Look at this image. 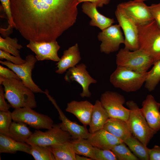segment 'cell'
Wrapping results in <instances>:
<instances>
[{"label": "cell", "instance_id": "obj_8", "mask_svg": "<svg viewBox=\"0 0 160 160\" xmlns=\"http://www.w3.org/2000/svg\"><path fill=\"white\" fill-rule=\"evenodd\" d=\"M71 138L70 134L62 129L59 124H54L52 128L45 132L35 130L26 140V143L49 146L70 141Z\"/></svg>", "mask_w": 160, "mask_h": 160}, {"label": "cell", "instance_id": "obj_2", "mask_svg": "<svg viewBox=\"0 0 160 160\" xmlns=\"http://www.w3.org/2000/svg\"><path fill=\"white\" fill-rule=\"evenodd\" d=\"M0 85H3L4 95L11 107L17 108L37 106L34 92L20 80L0 77Z\"/></svg>", "mask_w": 160, "mask_h": 160}, {"label": "cell", "instance_id": "obj_19", "mask_svg": "<svg viewBox=\"0 0 160 160\" xmlns=\"http://www.w3.org/2000/svg\"><path fill=\"white\" fill-rule=\"evenodd\" d=\"M94 147L102 149L111 150L123 141L103 129L89 133L87 139Z\"/></svg>", "mask_w": 160, "mask_h": 160}, {"label": "cell", "instance_id": "obj_7", "mask_svg": "<svg viewBox=\"0 0 160 160\" xmlns=\"http://www.w3.org/2000/svg\"><path fill=\"white\" fill-rule=\"evenodd\" d=\"M32 109L28 107L15 109L12 112V120L23 122L38 130L52 128L54 124L51 118L38 113Z\"/></svg>", "mask_w": 160, "mask_h": 160}, {"label": "cell", "instance_id": "obj_39", "mask_svg": "<svg viewBox=\"0 0 160 160\" xmlns=\"http://www.w3.org/2000/svg\"><path fill=\"white\" fill-rule=\"evenodd\" d=\"M4 88L0 86V111H7L9 110L11 106L7 104L5 100Z\"/></svg>", "mask_w": 160, "mask_h": 160}, {"label": "cell", "instance_id": "obj_31", "mask_svg": "<svg viewBox=\"0 0 160 160\" xmlns=\"http://www.w3.org/2000/svg\"><path fill=\"white\" fill-rule=\"evenodd\" d=\"M23 47L18 43L16 38L7 36L5 39L0 36V49L6 51L16 57H20L19 50Z\"/></svg>", "mask_w": 160, "mask_h": 160}, {"label": "cell", "instance_id": "obj_6", "mask_svg": "<svg viewBox=\"0 0 160 160\" xmlns=\"http://www.w3.org/2000/svg\"><path fill=\"white\" fill-rule=\"evenodd\" d=\"M116 62L117 66L141 73L148 71L155 63L153 59L142 50L132 51L124 48L116 54Z\"/></svg>", "mask_w": 160, "mask_h": 160}, {"label": "cell", "instance_id": "obj_13", "mask_svg": "<svg viewBox=\"0 0 160 160\" xmlns=\"http://www.w3.org/2000/svg\"><path fill=\"white\" fill-rule=\"evenodd\" d=\"M137 26L146 24L153 20L149 6L144 1L132 0L118 5Z\"/></svg>", "mask_w": 160, "mask_h": 160}, {"label": "cell", "instance_id": "obj_30", "mask_svg": "<svg viewBox=\"0 0 160 160\" xmlns=\"http://www.w3.org/2000/svg\"><path fill=\"white\" fill-rule=\"evenodd\" d=\"M26 143L30 145V154L35 160H55L49 146L39 145L30 142Z\"/></svg>", "mask_w": 160, "mask_h": 160}, {"label": "cell", "instance_id": "obj_10", "mask_svg": "<svg viewBox=\"0 0 160 160\" xmlns=\"http://www.w3.org/2000/svg\"><path fill=\"white\" fill-rule=\"evenodd\" d=\"M25 62L20 65H16L7 60L0 61V63L7 67L13 71L20 78L23 83L34 93H44L33 81L32 72L37 61L35 57L30 54L27 56Z\"/></svg>", "mask_w": 160, "mask_h": 160}, {"label": "cell", "instance_id": "obj_5", "mask_svg": "<svg viewBox=\"0 0 160 160\" xmlns=\"http://www.w3.org/2000/svg\"><path fill=\"white\" fill-rule=\"evenodd\" d=\"M148 71L139 73L117 66L110 76V83L115 88L127 92H135L145 83Z\"/></svg>", "mask_w": 160, "mask_h": 160}, {"label": "cell", "instance_id": "obj_15", "mask_svg": "<svg viewBox=\"0 0 160 160\" xmlns=\"http://www.w3.org/2000/svg\"><path fill=\"white\" fill-rule=\"evenodd\" d=\"M27 47L35 53L37 61L49 60L58 62L60 60L58 52L60 46L56 40L40 42L30 41Z\"/></svg>", "mask_w": 160, "mask_h": 160}, {"label": "cell", "instance_id": "obj_40", "mask_svg": "<svg viewBox=\"0 0 160 160\" xmlns=\"http://www.w3.org/2000/svg\"><path fill=\"white\" fill-rule=\"evenodd\" d=\"M149 160H160V146L155 145L148 149Z\"/></svg>", "mask_w": 160, "mask_h": 160}, {"label": "cell", "instance_id": "obj_1", "mask_svg": "<svg viewBox=\"0 0 160 160\" xmlns=\"http://www.w3.org/2000/svg\"><path fill=\"white\" fill-rule=\"evenodd\" d=\"M10 1L15 28L29 41L56 40L76 20V0Z\"/></svg>", "mask_w": 160, "mask_h": 160}, {"label": "cell", "instance_id": "obj_25", "mask_svg": "<svg viewBox=\"0 0 160 160\" xmlns=\"http://www.w3.org/2000/svg\"><path fill=\"white\" fill-rule=\"evenodd\" d=\"M49 147L55 160H76V154L71 140Z\"/></svg>", "mask_w": 160, "mask_h": 160}, {"label": "cell", "instance_id": "obj_3", "mask_svg": "<svg viewBox=\"0 0 160 160\" xmlns=\"http://www.w3.org/2000/svg\"><path fill=\"white\" fill-rule=\"evenodd\" d=\"M139 49L153 60H160V29L154 20L138 26Z\"/></svg>", "mask_w": 160, "mask_h": 160}, {"label": "cell", "instance_id": "obj_24", "mask_svg": "<svg viewBox=\"0 0 160 160\" xmlns=\"http://www.w3.org/2000/svg\"><path fill=\"white\" fill-rule=\"evenodd\" d=\"M30 145L26 143L16 141L0 133V153L14 154L17 151L30 154Z\"/></svg>", "mask_w": 160, "mask_h": 160}, {"label": "cell", "instance_id": "obj_11", "mask_svg": "<svg viewBox=\"0 0 160 160\" xmlns=\"http://www.w3.org/2000/svg\"><path fill=\"white\" fill-rule=\"evenodd\" d=\"M115 15L124 34V48L132 51L138 49V26L118 5Z\"/></svg>", "mask_w": 160, "mask_h": 160}, {"label": "cell", "instance_id": "obj_29", "mask_svg": "<svg viewBox=\"0 0 160 160\" xmlns=\"http://www.w3.org/2000/svg\"><path fill=\"white\" fill-rule=\"evenodd\" d=\"M150 71L145 83V88L149 92L153 91L160 81V60L156 62Z\"/></svg>", "mask_w": 160, "mask_h": 160}, {"label": "cell", "instance_id": "obj_36", "mask_svg": "<svg viewBox=\"0 0 160 160\" xmlns=\"http://www.w3.org/2000/svg\"><path fill=\"white\" fill-rule=\"evenodd\" d=\"M0 58L1 59H5L16 65L21 64L25 62V60L22 59L20 57L12 56L9 53L1 49H0Z\"/></svg>", "mask_w": 160, "mask_h": 160}, {"label": "cell", "instance_id": "obj_27", "mask_svg": "<svg viewBox=\"0 0 160 160\" xmlns=\"http://www.w3.org/2000/svg\"><path fill=\"white\" fill-rule=\"evenodd\" d=\"M76 154L81 155L96 160L94 147L87 139L79 138L71 140Z\"/></svg>", "mask_w": 160, "mask_h": 160}, {"label": "cell", "instance_id": "obj_43", "mask_svg": "<svg viewBox=\"0 0 160 160\" xmlns=\"http://www.w3.org/2000/svg\"><path fill=\"white\" fill-rule=\"evenodd\" d=\"M139 0V1H147V0Z\"/></svg>", "mask_w": 160, "mask_h": 160}, {"label": "cell", "instance_id": "obj_16", "mask_svg": "<svg viewBox=\"0 0 160 160\" xmlns=\"http://www.w3.org/2000/svg\"><path fill=\"white\" fill-rule=\"evenodd\" d=\"M44 93L47 95L59 113V118L62 121V122L59 124L61 128L63 130L68 132L73 139L79 138L87 139L89 133L86 127L79 125L68 119L60 108L55 100L49 94L47 90H45Z\"/></svg>", "mask_w": 160, "mask_h": 160}, {"label": "cell", "instance_id": "obj_41", "mask_svg": "<svg viewBox=\"0 0 160 160\" xmlns=\"http://www.w3.org/2000/svg\"><path fill=\"white\" fill-rule=\"evenodd\" d=\"M78 3L86 1L90 2L95 4L97 7H102L104 5L108 4L110 0H76Z\"/></svg>", "mask_w": 160, "mask_h": 160}, {"label": "cell", "instance_id": "obj_35", "mask_svg": "<svg viewBox=\"0 0 160 160\" xmlns=\"http://www.w3.org/2000/svg\"><path fill=\"white\" fill-rule=\"evenodd\" d=\"M1 7L5 13L9 24L8 28L12 30L16 26L13 20L11 9L10 0H0Z\"/></svg>", "mask_w": 160, "mask_h": 160}, {"label": "cell", "instance_id": "obj_14", "mask_svg": "<svg viewBox=\"0 0 160 160\" xmlns=\"http://www.w3.org/2000/svg\"><path fill=\"white\" fill-rule=\"evenodd\" d=\"M86 68L85 64H79L68 69L64 76L66 81H75L81 86L82 91L80 95L83 98L91 97V93L89 90V86L91 84L97 83V81L90 76Z\"/></svg>", "mask_w": 160, "mask_h": 160}, {"label": "cell", "instance_id": "obj_26", "mask_svg": "<svg viewBox=\"0 0 160 160\" xmlns=\"http://www.w3.org/2000/svg\"><path fill=\"white\" fill-rule=\"evenodd\" d=\"M32 134L26 124L13 121L9 128V137L16 141L26 143Z\"/></svg>", "mask_w": 160, "mask_h": 160}, {"label": "cell", "instance_id": "obj_34", "mask_svg": "<svg viewBox=\"0 0 160 160\" xmlns=\"http://www.w3.org/2000/svg\"><path fill=\"white\" fill-rule=\"evenodd\" d=\"M96 160H117V157L111 150L100 149L94 147Z\"/></svg>", "mask_w": 160, "mask_h": 160}, {"label": "cell", "instance_id": "obj_22", "mask_svg": "<svg viewBox=\"0 0 160 160\" xmlns=\"http://www.w3.org/2000/svg\"><path fill=\"white\" fill-rule=\"evenodd\" d=\"M103 129L123 142L132 135L127 121L119 119L109 118Z\"/></svg>", "mask_w": 160, "mask_h": 160}, {"label": "cell", "instance_id": "obj_23", "mask_svg": "<svg viewBox=\"0 0 160 160\" xmlns=\"http://www.w3.org/2000/svg\"><path fill=\"white\" fill-rule=\"evenodd\" d=\"M109 118L107 112L100 101L97 100L93 105L89 125V133H93L103 129L105 123Z\"/></svg>", "mask_w": 160, "mask_h": 160}, {"label": "cell", "instance_id": "obj_32", "mask_svg": "<svg viewBox=\"0 0 160 160\" xmlns=\"http://www.w3.org/2000/svg\"><path fill=\"white\" fill-rule=\"evenodd\" d=\"M123 142L115 146L111 150L119 160H138L139 159L127 147Z\"/></svg>", "mask_w": 160, "mask_h": 160}, {"label": "cell", "instance_id": "obj_9", "mask_svg": "<svg viewBox=\"0 0 160 160\" xmlns=\"http://www.w3.org/2000/svg\"><path fill=\"white\" fill-rule=\"evenodd\" d=\"M100 101L109 118L127 121L130 110L124 106L125 100L122 95L116 92L107 91L101 94Z\"/></svg>", "mask_w": 160, "mask_h": 160}, {"label": "cell", "instance_id": "obj_38", "mask_svg": "<svg viewBox=\"0 0 160 160\" xmlns=\"http://www.w3.org/2000/svg\"><path fill=\"white\" fill-rule=\"evenodd\" d=\"M0 77L5 79H15L21 80L12 70L0 65Z\"/></svg>", "mask_w": 160, "mask_h": 160}, {"label": "cell", "instance_id": "obj_12", "mask_svg": "<svg viewBox=\"0 0 160 160\" xmlns=\"http://www.w3.org/2000/svg\"><path fill=\"white\" fill-rule=\"evenodd\" d=\"M97 38L101 42L100 52L107 54L117 51L120 45L124 42V37L119 24L112 25L102 31Z\"/></svg>", "mask_w": 160, "mask_h": 160}, {"label": "cell", "instance_id": "obj_20", "mask_svg": "<svg viewBox=\"0 0 160 160\" xmlns=\"http://www.w3.org/2000/svg\"><path fill=\"white\" fill-rule=\"evenodd\" d=\"M97 8L95 4L88 1L84 2L81 6L82 11L91 19L89 25L96 26L102 31L112 25L114 20L100 13Z\"/></svg>", "mask_w": 160, "mask_h": 160}, {"label": "cell", "instance_id": "obj_28", "mask_svg": "<svg viewBox=\"0 0 160 160\" xmlns=\"http://www.w3.org/2000/svg\"><path fill=\"white\" fill-rule=\"evenodd\" d=\"M124 142L139 159L149 160V148L132 135L126 139Z\"/></svg>", "mask_w": 160, "mask_h": 160}, {"label": "cell", "instance_id": "obj_17", "mask_svg": "<svg viewBox=\"0 0 160 160\" xmlns=\"http://www.w3.org/2000/svg\"><path fill=\"white\" fill-rule=\"evenodd\" d=\"M141 112L150 127L158 131L160 130V103L151 95H147L142 102Z\"/></svg>", "mask_w": 160, "mask_h": 160}, {"label": "cell", "instance_id": "obj_33", "mask_svg": "<svg viewBox=\"0 0 160 160\" xmlns=\"http://www.w3.org/2000/svg\"><path fill=\"white\" fill-rule=\"evenodd\" d=\"M12 112L9 111H0V133L9 136L12 123Z\"/></svg>", "mask_w": 160, "mask_h": 160}, {"label": "cell", "instance_id": "obj_21", "mask_svg": "<svg viewBox=\"0 0 160 160\" xmlns=\"http://www.w3.org/2000/svg\"><path fill=\"white\" fill-rule=\"evenodd\" d=\"M81 59L78 45L76 43L63 51V55L56 64L55 72L58 74L63 73L69 68L76 66Z\"/></svg>", "mask_w": 160, "mask_h": 160}, {"label": "cell", "instance_id": "obj_18", "mask_svg": "<svg viewBox=\"0 0 160 160\" xmlns=\"http://www.w3.org/2000/svg\"><path fill=\"white\" fill-rule=\"evenodd\" d=\"M93 105L87 100H72L68 103L66 112L74 115L84 126L89 125Z\"/></svg>", "mask_w": 160, "mask_h": 160}, {"label": "cell", "instance_id": "obj_37", "mask_svg": "<svg viewBox=\"0 0 160 160\" xmlns=\"http://www.w3.org/2000/svg\"><path fill=\"white\" fill-rule=\"evenodd\" d=\"M149 7L152 17L160 29V2L153 4Z\"/></svg>", "mask_w": 160, "mask_h": 160}, {"label": "cell", "instance_id": "obj_42", "mask_svg": "<svg viewBox=\"0 0 160 160\" xmlns=\"http://www.w3.org/2000/svg\"><path fill=\"white\" fill-rule=\"evenodd\" d=\"M76 160H92V159L88 158L85 156H80L78 154H76L75 156Z\"/></svg>", "mask_w": 160, "mask_h": 160}, {"label": "cell", "instance_id": "obj_4", "mask_svg": "<svg viewBox=\"0 0 160 160\" xmlns=\"http://www.w3.org/2000/svg\"><path fill=\"white\" fill-rule=\"evenodd\" d=\"M126 104L130 110L127 121L132 135L147 146L157 131L150 127L136 103L130 100L127 101Z\"/></svg>", "mask_w": 160, "mask_h": 160}]
</instances>
